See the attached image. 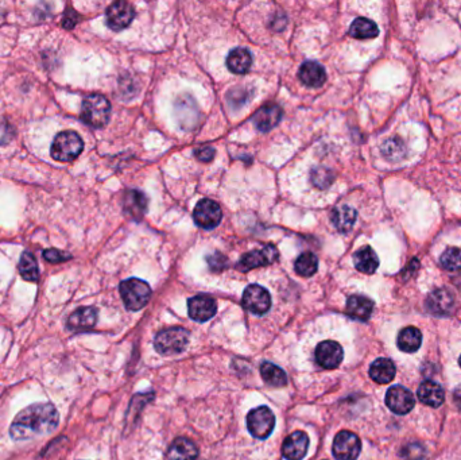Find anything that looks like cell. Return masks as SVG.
Masks as SVG:
<instances>
[{
  "instance_id": "30",
  "label": "cell",
  "mask_w": 461,
  "mask_h": 460,
  "mask_svg": "<svg viewBox=\"0 0 461 460\" xmlns=\"http://www.w3.org/2000/svg\"><path fill=\"white\" fill-rule=\"evenodd\" d=\"M261 376L267 385L274 386V387H283L288 383L286 373L281 367H278L276 365H272L270 362L262 363Z\"/></svg>"
},
{
  "instance_id": "1",
  "label": "cell",
  "mask_w": 461,
  "mask_h": 460,
  "mask_svg": "<svg viewBox=\"0 0 461 460\" xmlns=\"http://www.w3.org/2000/svg\"><path fill=\"white\" fill-rule=\"evenodd\" d=\"M59 421L53 404H34L18 413L10 427L14 440H28L53 432Z\"/></svg>"
},
{
  "instance_id": "43",
  "label": "cell",
  "mask_w": 461,
  "mask_h": 460,
  "mask_svg": "<svg viewBox=\"0 0 461 460\" xmlns=\"http://www.w3.org/2000/svg\"><path fill=\"white\" fill-rule=\"evenodd\" d=\"M459 363H460V367H461V356H460V359H459Z\"/></svg>"
},
{
  "instance_id": "40",
  "label": "cell",
  "mask_w": 461,
  "mask_h": 460,
  "mask_svg": "<svg viewBox=\"0 0 461 460\" xmlns=\"http://www.w3.org/2000/svg\"><path fill=\"white\" fill-rule=\"evenodd\" d=\"M14 136V130L8 123H0V145L8 143Z\"/></svg>"
},
{
  "instance_id": "18",
  "label": "cell",
  "mask_w": 461,
  "mask_h": 460,
  "mask_svg": "<svg viewBox=\"0 0 461 460\" xmlns=\"http://www.w3.org/2000/svg\"><path fill=\"white\" fill-rule=\"evenodd\" d=\"M96 323H97V311L92 306H85L79 308L69 316L66 326L75 332H84L92 329Z\"/></svg>"
},
{
  "instance_id": "15",
  "label": "cell",
  "mask_w": 461,
  "mask_h": 460,
  "mask_svg": "<svg viewBox=\"0 0 461 460\" xmlns=\"http://www.w3.org/2000/svg\"><path fill=\"white\" fill-rule=\"evenodd\" d=\"M282 116H283L282 109L278 104L269 103L255 112L252 122L259 131L267 133L281 122Z\"/></svg>"
},
{
  "instance_id": "37",
  "label": "cell",
  "mask_w": 461,
  "mask_h": 460,
  "mask_svg": "<svg viewBox=\"0 0 461 460\" xmlns=\"http://www.w3.org/2000/svg\"><path fill=\"white\" fill-rule=\"evenodd\" d=\"M44 258L50 264H61V262L69 261L72 258V255L68 254V252L59 251L57 248H49V250L44 251Z\"/></svg>"
},
{
  "instance_id": "2",
  "label": "cell",
  "mask_w": 461,
  "mask_h": 460,
  "mask_svg": "<svg viewBox=\"0 0 461 460\" xmlns=\"http://www.w3.org/2000/svg\"><path fill=\"white\" fill-rule=\"evenodd\" d=\"M82 119L85 125L93 129H102L109 123L111 104L103 95H91L82 100Z\"/></svg>"
},
{
  "instance_id": "24",
  "label": "cell",
  "mask_w": 461,
  "mask_h": 460,
  "mask_svg": "<svg viewBox=\"0 0 461 460\" xmlns=\"http://www.w3.org/2000/svg\"><path fill=\"white\" fill-rule=\"evenodd\" d=\"M252 65V55L245 48H235L227 57V66L235 75H245Z\"/></svg>"
},
{
  "instance_id": "34",
  "label": "cell",
  "mask_w": 461,
  "mask_h": 460,
  "mask_svg": "<svg viewBox=\"0 0 461 460\" xmlns=\"http://www.w3.org/2000/svg\"><path fill=\"white\" fill-rule=\"evenodd\" d=\"M441 266L448 271H458L461 269V250L458 247H449L446 248L441 258H440Z\"/></svg>"
},
{
  "instance_id": "9",
  "label": "cell",
  "mask_w": 461,
  "mask_h": 460,
  "mask_svg": "<svg viewBox=\"0 0 461 460\" xmlns=\"http://www.w3.org/2000/svg\"><path fill=\"white\" fill-rule=\"evenodd\" d=\"M194 223L204 230H214L220 224L223 212L216 201L209 199H203L194 208L193 212Z\"/></svg>"
},
{
  "instance_id": "21",
  "label": "cell",
  "mask_w": 461,
  "mask_h": 460,
  "mask_svg": "<svg viewBox=\"0 0 461 460\" xmlns=\"http://www.w3.org/2000/svg\"><path fill=\"white\" fill-rule=\"evenodd\" d=\"M417 396H418V400L422 404L432 406V407H438V406L442 405L444 400H445V394H444L442 387L433 380H425L424 383H421V386L418 387Z\"/></svg>"
},
{
  "instance_id": "29",
  "label": "cell",
  "mask_w": 461,
  "mask_h": 460,
  "mask_svg": "<svg viewBox=\"0 0 461 460\" xmlns=\"http://www.w3.org/2000/svg\"><path fill=\"white\" fill-rule=\"evenodd\" d=\"M378 34H379L378 26L367 18L355 19L350 28V35L356 39H370L375 38Z\"/></svg>"
},
{
  "instance_id": "14",
  "label": "cell",
  "mask_w": 461,
  "mask_h": 460,
  "mask_svg": "<svg viewBox=\"0 0 461 460\" xmlns=\"http://www.w3.org/2000/svg\"><path fill=\"white\" fill-rule=\"evenodd\" d=\"M188 312L190 319L194 322L205 323L212 319L217 312V304L215 298L207 295H198L189 298L188 301Z\"/></svg>"
},
{
  "instance_id": "22",
  "label": "cell",
  "mask_w": 461,
  "mask_h": 460,
  "mask_svg": "<svg viewBox=\"0 0 461 460\" xmlns=\"http://www.w3.org/2000/svg\"><path fill=\"white\" fill-rule=\"evenodd\" d=\"M374 311L373 300L364 296H351L347 301V313L355 320L367 322Z\"/></svg>"
},
{
  "instance_id": "11",
  "label": "cell",
  "mask_w": 461,
  "mask_h": 460,
  "mask_svg": "<svg viewBox=\"0 0 461 460\" xmlns=\"http://www.w3.org/2000/svg\"><path fill=\"white\" fill-rule=\"evenodd\" d=\"M135 17L133 6L127 1H115L106 11L107 26L113 31H122L130 26Z\"/></svg>"
},
{
  "instance_id": "3",
  "label": "cell",
  "mask_w": 461,
  "mask_h": 460,
  "mask_svg": "<svg viewBox=\"0 0 461 460\" xmlns=\"http://www.w3.org/2000/svg\"><path fill=\"white\" fill-rule=\"evenodd\" d=\"M84 150V142L82 136L76 131H62L55 136L50 154L53 160L58 163H72L75 161Z\"/></svg>"
},
{
  "instance_id": "32",
  "label": "cell",
  "mask_w": 461,
  "mask_h": 460,
  "mask_svg": "<svg viewBox=\"0 0 461 460\" xmlns=\"http://www.w3.org/2000/svg\"><path fill=\"white\" fill-rule=\"evenodd\" d=\"M382 153L384 158H387L388 161H393V163L401 161L406 156L405 143L399 138L387 139L382 146Z\"/></svg>"
},
{
  "instance_id": "42",
  "label": "cell",
  "mask_w": 461,
  "mask_h": 460,
  "mask_svg": "<svg viewBox=\"0 0 461 460\" xmlns=\"http://www.w3.org/2000/svg\"><path fill=\"white\" fill-rule=\"evenodd\" d=\"M455 404L461 409V386L455 390Z\"/></svg>"
},
{
  "instance_id": "7",
  "label": "cell",
  "mask_w": 461,
  "mask_h": 460,
  "mask_svg": "<svg viewBox=\"0 0 461 460\" xmlns=\"http://www.w3.org/2000/svg\"><path fill=\"white\" fill-rule=\"evenodd\" d=\"M242 302L245 309L252 315L263 316L272 308V296L267 289L254 284L245 288Z\"/></svg>"
},
{
  "instance_id": "36",
  "label": "cell",
  "mask_w": 461,
  "mask_h": 460,
  "mask_svg": "<svg viewBox=\"0 0 461 460\" xmlns=\"http://www.w3.org/2000/svg\"><path fill=\"white\" fill-rule=\"evenodd\" d=\"M207 262L212 271H223L228 268V259L224 254L221 252H214L207 257Z\"/></svg>"
},
{
  "instance_id": "27",
  "label": "cell",
  "mask_w": 461,
  "mask_h": 460,
  "mask_svg": "<svg viewBox=\"0 0 461 460\" xmlns=\"http://www.w3.org/2000/svg\"><path fill=\"white\" fill-rule=\"evenodd\" d=\"M397 344L404 352H415L422 344V333L415 326H406L398 333Z\"/></svg>"
},
{
  "instance_id": "8",
  "label": "cell",
  "mask_w": 461,
  "mask_h": 460,
  "mask_svg": "<svg viewBox=\"0 0 461 460\" xmlns=\"http://www.w3.org/2000/svg\"><path fill=\"white\" fill-rule=\"evenodd\" d=\"M279 257L278 248L274 244H267L261 250H254L245 254L238 265L236 269L239 271H250L256 268H262V266H267L272 262H275Z\"/></svg>"
},
{
  "instance_id": "5",
  "label": "cell",
  "mask_w": 461,
  "mask_h": 460,
  "mask_svg": "<svg viewBox=\"0 0 461 460\" xmlns=\"http://www.w3.org/2000/svg\"><path fill=\"white\" fill-rule=\"evenodd\" d=\"M189 342V331L182 326H173L157 333L154 346L162 355H173L185 350Z\"/></svg>"
},
{
  "instance_id": "35",
  "label": "cell",
  "mask_w": 461,
  "mask_h": 460,
  "mask_svg": "<svg viewBox=\"0 0 461 460\" xmlns=\"http://www.w3.org/2000/svg\"><path fill=\"white\" fill-rule=\"evenodd\" d=\"M333 178H335L333 173L326 167H316L312 172V183L320 190L328 188L332 184Z\"/></svg>"
},
{
  "instance_id": "23",
  "label": "cell",
  "mask_w": 461,
  "mask_h": 460,
  "mask_svg": "<svg viewBox=\"0 0 461 460\" xmlns=\"http://www.w3.org/2000/svg\"><path fill=\"white\" fill-rule=\"evenodd\" d=\"M197 457L198 450L196 444L187 437L176 439L167 451L169 460H196Z\"/></svg>"
},
{
  "instance_id": "17",
  "label": "cell",
  "mask_w": 461,
  "mask_h": 460,
  "mask_svg": "<svg viewBox=\"0 0 461 460\" xmlns=\"http://www.w3.org/2000/svg\"><path fill=\"white\" fill-rule=\"evenodd\" d=\"M455 305V297L448 289H437L426 298V308L434 316H448Z\"/></svg>"
},
{
  "instance_id": "31",
  "label": "cell",
  "mask_w": 461,
  "mask_h": 460,
  "mask_svg": "<svg viewBox=\"0 0 461 460\" xmlns=\"http://www.w3.org/2000/svg\"><path fill=\"white\" fill-rule=\"evenodd\" d=\"M19 274L28 282H37L39 279V269L35 257L30 251H23L19 261Z\"/></svg>"
},
{
  "instance_id": "13",
  "label": "cell",
  "mask_w": 461,
  "mask_h": 460,
  "mask_svg": "<svg viewBox=\"0 0 461 460\" xmlns=\"http://www.w3.org/2000/svg\"><path fill=\"white\" fill-rule=\"evenodd\" d=\"M386 405L397 414H407L414 405L415 400L410 390L404 386H393L386 393Z\"/></svg>"
},
{
  "instance_id": "20",
  "label": "cell",
  "mask_w": 461,
  "mask_h": 460,
  "mask_svg": "<svg viewBox=\"0 0 461 460\" xmlns=\"http://www.w3.org/2000/svg\"><path fill=\"white\" fill-rule=\"evenodd\" d=\"M123 208L131 219L140 220L147 211V199L139 190H129L123 200Z\"/></svg>"
},
{
  "instance_id": "25",
  "label": "cell",
  "mask_w": 461,
  "mask_h": 460,
  "mask_svg": "<svg viewBox=\"0 0 461 460\" xmlns=\"http://www.w3.org/2000/svg\"><path fill=\"white\" fill-rule=\"evenodd\" d=\"M395 365L391 359L379 358L370 367V377L377 383H390L395 377Z\"/></svg>"
},
{
  "instance_id": "6",
  "label": "cell",
  "mask_w": 461,
  "mask_h": 460,
  "mask_svg": "<svg viewBox=\"0 0 461 460\" xmlns=\"http://www.w3.org/2000/svg\"><path fill=\"white\" fill-rule=\"evenodd\" d=\"M275 425V417L272 409L267 406H259L252 409L247 416V428L250 433L256 439H267Z\"/></svg>"
},
{
  "instance_id": "33",
  "label": "cell",
  "mask_w": 461,
  "mask_h": 460,
  "mask_svg": "<svg viewBox=\"0 0 461 460\" xmlns=\"http://www.w3.org/2000/svg\"><path fill=\"white\" fill-rule=\"evenodd\" d=\"M319 269V259L313 252H303L296 259L294 270L301 277H312Z\"/></svg>"
},
{
  "instance_id": "41",
  "label": "cell",
  "mask_w": 461,
  "mask_h": 460,
  "mask_svg": "<svg viewBox=\"0 0 461 460\" xmlns=\"http://www.w3.org/2000/svg\"><path fill=\"white\" fill-rule=\"evenodd\" d=\"M77 18H79V17H77L76 11H73V10H68L66 14H65L64 18H62V28H68V30L75 28L76 24H77Z\"/></svg>"
},
{
  "instance_id": "19",
  "label": "cell",
  "mask_w": 461,
  "mask_h": 460,
  "mask_svg": "<svg viewBox=\"0 0 461 460\" xmlns=\"http://www.w3.org/2000/svg\"><path fill=\"white\" fill-rule=\"evenodd\" d=\"M299 80L309 88H319L326 82V72L323 65L314 61H306L301 65Z\"/></svg>"
},
{
  "instance_id": "38",
  "label": "cell",
  "mask_w": 461,
  "mask_h": 460,
  "mask_svg": "<svg viewBox=\"0 0 461 460\" xmlns=\"http://www.w3.org/2000/svg\"><path fill=\"white\" fill-rule=\"evenodd\" d=\"M402 455L406 460H422L425 451H424V447L420 444H410L405 447Z\"/></svg>"
},
{
  "instance_id": "28",
  "label": "cell",
  "mask_w": 461,
  "mask_h": 460,
  "mask_svg": "<svg viewBox=\"0 0 461 460\" xmlns=\"http://www.w3.org/2000/svg\"><path fill=\"white\" fill-rule=\"evenodd\" d=\"M356 221V211L348 205H340L332 212V223L340 232H348Z\"/></svg>"
},
{
  "instance_id": "16",
  "label": "cell",
  "mask_w": 461,
  "mask_h": 460,
  "mask_svg": "<svg viewBox=\"0 0 461 460\" xmlns=\"http://www.w3.org/2000/svg\"><path fill=\"white\" fill-rule=\"evenodd\" d=\"M309 437L302 431L289 434L282 444V455L288 460H302L308 452Z\"/></svg>"
},
{
  "instance_id": "26",
  "label": "cell",
  "mask_w": 461,
  "mask_h": 460,
  "mask_svg": "<svg viewBox=\"0 0 461 460\" xmlns=\"http://www.w3.org/2000/svg\"><path fill=\"white\" fill-rule=\"evenodd\" d=\"M353 262L356 269L366 274L375 273L379 266V259L371 247H363L353 255Z\"/></svg>"
},
{
  "instance_id": "4",
  "label": "cell",
  "mask_w": 461,
  "mask_h": 460,
  "mask_svg": "<svg viewBox=\"0 0 461 460\" xmlns=\"http://www.w3.org/2000/svg\"><path fill=\"white\" fill-rule=\"evenodd\" d=\"M120 296L129 311H140L144 308L151 297V288L147 282L129 278L120 284Z\"/></svg>"
},
{
  "instance_id": "10",
  "label": "cell",
  "mask_w": 461,
  "mask_h": 460,
  "mask_svg": "<svg viewBox=\"0 0 461 460\" xmlns=\"http://www.w3.org/2000/svg\"><path fill=\"white\" fill-rule=\"evenodd\" d=\"M361 450V443L357 434L350 431L337 433L333 441V457L337 460H356Z\"/></svg>"
},
{
  "instance_id": "12",
  "label": "cell",
  "mask_w": 461,
  "mask_h": 460,
  "mask_svg": "<svg viewBox=\"0 0 461 460\" xmlns=\"http://www.w3.org/2000/svg\"><path fill=\"white\" fill-rule=\"evenodd\" d=\"M314 356H316V362L319 363V366H321L326 370H333L339 367L340 363L343 362L344 351L337 342L326 340L317 346Z\"/></svg>"
},
{
  "instance_id": "39",
  "label": "cell",
  "mask_w": 461,
  "mask_h": 460,
  "mask_svg": "<svg viewBox=\"0 0 461 460\" xmlns=\"http://www.w3.org/2000/svg\"><path fill=\"white\" fill-rule=\"evenodd\" d=\"M196 157L203 163H209L215 157V150L212 147H200L196 150Z\"/></svg>"
}]
</instances>
